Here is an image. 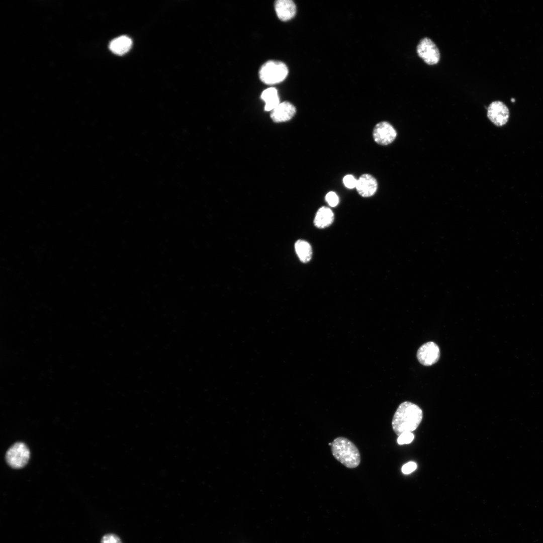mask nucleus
Masks as SVG:
<instances>
[{"label":"nucleus","instance_id":"nucleus-10","mask_svg":"<svg viewBox=\"0 0 543 543\" xmlns=\"http://www.w3.org/2000/svg\"><path fill=\"white\" fill-rule=\"evenodd\" d=\"M295 106L288 102L280 104L272 111L270 117L276 122H282L290 120L296 113Z\"/></svg>","mask_w":543,"mask_h":543},{"label":"nucleus","instance_id":"nucleus-17","mask_svg":"<svg viewBox=\"0 0 543 543\" xmlns=\"http://www.w3.org/2000/svg\"><path fill=\"white\" fill-rule=\"evenodd\" d=\"M325 200L328 205L333 207L337 206L339 202V198L334 192H328L325 196Z\"/></svg>","mask_w":543,"mask_h":543},{"label":"nucleus","instance_id":"nucleus-2","mask_svg":"<svg viewBox=\"0 0 543 543\" xmlns=\"http://www.w3.org/2000/svg\"><path fill=\"white\" fill-rule=\"evenodd\" d=\"M331 451L335 459L349 469L358 467L361 458L356 446L348 438L340 436L331 442Z\"/></svg>","mask_w":543,"mask_h":543},{"label":"nucleus","instance_id":"nucleus-20","mask_svg":"<svg viewBox=\"0 0 543 543\" xmlns=\"http://www.w3.org/2000/svg\"><path fill=\"white\" fill-rule=\"evenodd\" d=\"M417 468V465L413 462H408L404 465L402 468V472L404 474H409L414 471Z\"/></svg>","mask_w":543,"mask_h":543},{"label":"nucleus","instance_id":"nucleus-9","mask_svg":"<svg viewBox=\"0 0 543 543\" xmlns=\"http://www.w3.org/2000/svg\"><path fill=\"white\" fill-rule=\"evenodd\" d=\"M358 193L363 197L373 196L378 189V183L372 175L365 173L360 176L357 180L355 187Z\"/></svg>","mask_w":543,"mask_h":543},{"label":"nucleus","instance_id":"nucleus-4","mask_svg":"<svg viewBox=\"0 0 543 543\" xmlns=\"http://www.w3.org/2000/svg\"><path fill=\"white\" fill-rule=\"evenodd\" d=\"M30 451L23 442H17L13 444L6 454L8 464L13 468L20 469L24 467L30 458Z\"/></svg>","mask_w":543,"mask_h":543},{"label":"nucleus","instance_id":"nucleus-7","mask_svg":"<svg viewBox=\"0 0 543 543\" xmlns=\"http://www.w3.org/2000/svg\"><path fill=\"white\" fill-rule=\"evenodd\" d=\"M439 356V348L435 343L432 341H429L422 344L417 352L418 360L425 366H430L434 364L438 360Z\"/></svg>","mask_w":543,"mask_h":543},{"label":"nucleus","instance_id":"nucleus-12","mask_svg":"<svg viewBox=\"0 0 543 543\" xmlns=\"http://www.w3.org/2000/svg\"><path fill=\"white\" fill-rule=\"evenodd\" d=\"M334 220L332 210L327 207H322L317 211L314 220L315 226L319 228H325L330 226Z\"/></svg>","mask_w":543,"mask_h":543},{"label":"nucleus","instance_id":"nucleus-19","mask_svg":"<svg viewBox=\"0 0 543 543\" xmlns=\"http://www.w3.org/2000/svg\"><path fill=\"white\" fill-rule=\"evenodd\" d=\"M357 180V179L351 174H347L343 178V183L344 186L348 189H350L356 187Z\"/></svg>","mask_w":543,"mask_h":543},{"label":"nucleus","instance_id":"nucleus-13","mask_svg":"<svg viewBox=\"0 0 543 543\" xmlns=\"http://www.w3.org/2000/svg\"><path fill=\"white\" fill-rule=\"evenodd\" d=\"M132 46L131 39L127 36H122L113 40L110 43V49L117 55L127 52Z\"/></svg>","mask_w":543,"mask_h":543},{"label":"nucleus","instance_id":"nucleus-14","mask_svg":"<svg viewBox=\"0 0 543 543\" xmlns=\"http://www.w3.org/2000/svg\"><path fill=\"white\" fill-rule=\"evenodd\" d=\"M261 98L265 103L264 110L266 111L274 110L280 104L278 91L274 87L265 89L261 94Z\"/></svg>","mask_w":543,"mask_h":543},{"label":"nucleus","instance_id":"nucleus-11","mask_svg":"<svg viewBox=\"0 0 543 543\" xmlns=\"http://www.w3.org/2000/svg\"><path fill=\"white\" fill-rule=\"evenodd\" d=\"M275 8L278 18L284 21L293 18L296 12L295 4L291 0H278L275 2Z\"/></svg>","mask_w":543,"mask_h":543},{"label":"nucleus","instance_id":"nucleus-3","mask_svg":"<svg viewBox=\"0 0 543 543\" xmlns=\"http://www.w3.org/2000/svg\"><path fill=\"white\" fill-rule=\"evenodd\" d=\"M288 73V69L285 63L280 61H268L260 68L259 76L263 83L274 84L282 82Z\"/></svg>","mask_w":543,"mask_h":543},{"label":"nucleus","instance_id":"nucleus-18","mask_svg":"<svg viewBox=\"0 0 543 543\" xmlns=\"http://www.w3.org/2000/svg\"><path fill=\"white\" fill-rule=\"evenodd\" d=\"M101 543H122L120 537L113 533H109L104 535L101 541Z\"/></svg>","mask_w":543,"mask_h":543},{"label":"nucleus","instance_id":"nucleus-8","mask_svg":"<svg viewBox=\"0 0 543 543\" xmlns=\"http://www.w3.org/2000/svg\"><path fill=\"white\" fill-rule=\"evenodd\" d=\"M487 116L495 125L501 126L505 124L508 120L509 110L503 102L494 101L490 104L488 108Z\"/></svg>","mask_w":543,"mask_h":543},{"label":"nucleus","instance_id":"nucleus-6","mask_svg":"<svg viewBox=\"0 0 543 543\" xmlns=\"http://www.w3.org/2000/svg\"><path fill=\"white\" fill-rule=\"evenodd\" d=\"M397 132L389 122L382 121L377 124L374 128L373 137L374 141L382 145L391 143L395 139Z\"/></svg>","mask_w":543,"mask_h":543},{"label":"nucleus","instance_id":"nucleus-15","mask_svg":"<svg viewBox=\"0 0 543 543\" xmlns=\"http://www.w3.org/2000/svg\"><path fill=\"white\" fill-rule=\"evenodd\" d=\"M295 248L297 254L302 262L306 263L310 260L312 251L311 246L308 242L299 240L295 243Z\"/></svg>","mask_w":543,"mask_h":543},{"label":"nucleus","instance_id":"nucleus-1","mask_svg":"<svg viewBox=\"0 0 543 543\" xmlns=\"http://www.w3.org/2000/svg\"><path fill=\"white\" fill-rule=\"evenodd\" d=\"M422 417V411L418 405L408 401L402 402L393 416L392 428L398 436L404 432H411L419 425Z\"/></svg>","mask_w":543,"mask_h":543},{"label":"nucleus","instance_id":"nucleus-5","mask_svg":"<svg viewBox=\"0 0 543 543\" xmlns=\"http://www.w3.org/2000/svg\"><path fill=\"white\" fill-rule=\"evenodd\" d=\"M416 51L418 56L428 65H434L439 61L440 55L438 48L429 38L420 40Z\"/></svg>","mask_w":543,"mask_h":543},{"label":"nucleus","instance_id":"nucleus-16","mask_svg":"<svg viewBox=\"0 0 543 543\" xmlns=\"http://www.w3.org/2000/svg\"><path fill=\"white\" fill-rule=\"evenodd\" d=\"M413 439L414 435L412 432H404L398 436L397 442L399 444L401 445L408 444L411 442Z\"/></svg>","mask_w":543,"mask_h":543}]
</instances>
